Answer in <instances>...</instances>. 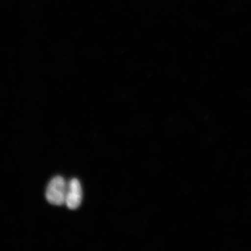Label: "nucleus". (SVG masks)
<instances>
[{
	"mask_svg": "<svg viewBox=\"0 0 251 251\" xmlns=\"http://www.w3.org/2000/svg\"><path fill=\"white\" fill-rule=\"evenodd\" d=\"M68 183L64 178L56 176L50 182L46 191V199L52 205L61 206L65 203Z\"/></svg>",
	"mask_w": 251,
	"mask_h": 251,
	"instance_id": "f257e3e1",
	"label": "nucleus"
},
{
	"mask_svg": "<svg viewBox=\"0 0 251 251\" xmlns=\"http://www.w3.org/2000/svg\"><path fill=\"white\" fill-rule=\"evenodd\" d=\"M82 198V188H81L80 181L76 178H72L68 183L65 205L70 209H76L81 205Z\"/></svg>",
	"mask_w": 251,
	"mask_h": 251,
	"instance_id": "f03ea898",
	"label": "nucleus"
}]
</instances>
